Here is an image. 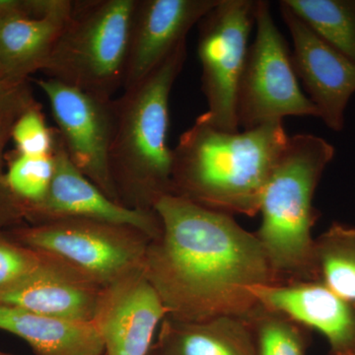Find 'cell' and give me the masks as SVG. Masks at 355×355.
<instances>
[{
  "label": "cell",
  "instance_id": "cell-1",
  "mask_svg": "<svg viewBox=\"0 0 355 355\" xmlns=\"http://www.w3.org/2000/svg\"><path fill=\"white\" fill-rule=\"evenodd\" d=\"M153 210L161 230L149 242L144 272L168 317L246 318L259 305L251 287L279 284L256 236L232 216L176 195L159 198Z\"/></svg>",
  "mask_w": 355,
  "mask_h": 355
},
{
  "label": "cell",
  "instance_id": "cell-2",
  "mask_svg": "<svg viewBox=\"0 0 355 355\" xmlns=\"http://www.w3.org/2000/svg\"><path fill=\"white\" fill-rule=\"evenodd\" d=\"M288 140L284 123L226 132L197 119L173 149V195L229 216H256Z\"/></svg>",
  "mask_w": 355,
  "mask_h": 355
},
{
  "label": "cell",
  "instance_id": "cell-3",
  "mask_svg": "<svg viewBox=\"0 0 355 355\" xmlns=\"http://www.w3.org/2000/svg\"><path fill=\"white\" fill-rule=\"evenodd\" d=\"M187 42L141 83L113 99L109 163L119 202L153 210L173 195V149L168 144L170 94L183 70Z\"/></svg>",
  "mask_w": 355,
  "mask_h": 355
},
{
  "label": "cell",
  "instance_id": "cell-4",
  "mask_svg": "<svg viewBox=\"0 0 355 355\" xmlns=\"http://www.w3.org/2000/svg\"><path fill=\"white\" fill-rule=\"evenodd\" d=\"M335 147L301 133L288 144L263 191L260 227L254 233L279 284L316 280L312 229L319 211L313 205Z\"/></svg>",
  "mask_w": 355,
  "mask_h": 355
},
{
  "label": "cell",
  "instance_id": "cell-5",
  "mask_svg": "<svg viewBox=\"0 0 355 355\" xmlns=\"http://www.w3.org/2000/svg\"><path fill=\"white\" fill-rule=\"evenodd\" d=\"M137 0H78L41 71L104 100L123 89Z\"/></svg>",
  "mask_w": 355,
  "mask_h": 355
},
{
  "label": "cell",
  "instance_id": "cell-6",
  "mask_svg": "<svg viewBox=\"0 0 355 355\" xmlns=\"http://www.w3.org/2000/svg\"><path fill=\"white\" fill-rule=\"evenodd\" d=\"M256 36L249 46L237 93L239 128L282 123L286 116H316L319 112L301 90L288 43L275 25L270 3L258 0Z\"/></svg>",
  "mask_w": 355,
  "mask_h": 355
},
{
  "label": "cell",
  "instance_id": "cell-7",
  "mask_svg": "<svg viewBox=\"0 0 355 355\" xmlns=\"http://www.w3.org/2000/svg\"><path fill=\"white\" fill-rule=\"evenodd\" d=\"M21 241L103 287L144 268L148 236L137 229L88 219L46 221L20 232Z\"/></svg>",
  "mask_w": 355,
  "mask_h": 355
},
{
  "label": "cell",
  "instance_id": "cell-8",
  "mask_svg": "<svg viewBox=\"0 0 355 355\" xmlns=\"http://www.w3.org/2000/svg\"><path fill=\"white\" fill-rule=\"evenodd\" d=\"M257 4L258 0H219L198 22V55L207 111L198 120L221 132H239L238 87Z\"/></svg>",
  "mask_w": 355,
  "mask_h": 355
},
{
  "label": "cell",
  "instance_id": "cell-9",
  "mask_svg": "<svg viewBox=\"0 0 355 355\" xmlns=\"http://www.w3.org/2000/svg\"><path fill=\"white\" fill-rule=\"evenodd\" d=\"M36 83L48 98L71 162L103 193L120 202L109 163L113 100L101 99L46 77Z\"/></svg>",
  "mask_w": 355,
  "mask_h": 355
},
{
  "label": "cell",
  "instance_id": "cell-10",
  "mask_svg": "<svg viewBox=\"0 0 355 355\" xmlns=\"http://www.w3.org/2000/svg\"><path fill=\"white\" fill-rule=\"evenodd\" d=\"M279 11L292 38L296 76L324 125L342 132L345 110L355 93V62L324 41L284 1H279Z\"/></svg>",
  "mask_w": 355,
  "mask_h": 355
},
{
  "label": "cell",
  "instance_id": "cell-11",
  "mask_svg": "<svg viewBox=\"0 0 355 355\" xmlns=\"http://www.w3.org/2000/svg\"><path fill=\"white\" fill-rule=\"evenodd\" d=\"M55 173L48 193L41 202L26 207L43 222L79 218L127 226L155 239L161 230L154 210L130 209L103 193L74 166L57 128H53Z\"/></svg>",
  "mask_w": 355,
  "mask_h": 355
},
{
  "label": "cell",
  "instance_id": "cell-12",
  "mask_svg": "<svg viewBox=\"0 0 355 355\" xmlns=\"http://www.w3.org/2000/svg\"><path fill=\"white\" fill-rule=\"evenodd\" d=\"M167 315L142 268L103 287L93 323L105 355H149L155 331Z\"/></svg>",
  "mask_w": 355,
  "mask_h": 355
},
{
  "label": "cell",
  "instance_id": "cell-13",
  "mask_svg": "<svg viewBox=\"0 0 355 355\" xmlns=\"http://www.w3.org/2000/svg\"><path fill=\"white\" fill-rule=\"evenodd\" d=\"M219 0H137L130 22L123 89L141 83L187 42Z\"/></svg>",
  "mask_w": 355,
  "mask_h": 355
},
{
  "label": "cell",
  "instance_id": "cell-14",
  "mask_svg": "<svg viewBox=\"0 0 355 355\" xmlns=\"http://www.w3.org/2000/svg\"><path fill=\"white\" fill-rule=\"evenodd\" d=\"M72 0H0V64L4 78L41 71L64 30Z\"/></svg>",
  "mask_w": 355,
  "mask_h": 355
},
{
  "label": "cell",
  "instance_id": "cell-15",
  "mask_svg": "<svg viewBox=\"0 0 355 355\" xmlns=\"http://www.w3.org/2000/svg\"><path fill=\"white\" fill-rule=\"evenodd\" d=\"M261 305L286 315L326 338L330 355H355V304L322 282H293L250 289Z\"/></svg>",
  "mask_w": 355,
  "mask_h": 355
},
{
  "label": "cell",
  "instance_id": "cell-16",
  "mask_svg": "<svg viewBox=\"0 0 355 355\" xmlns=\"http://www.w3.org/2000/svg\"><path fill=\"white\" fill-rule=\"evenodd\" d=\"M42 254L34 272L0 291V303L46 316L93 323L103 286L62 261Z\"/></svg>",
  "mask_w": 355,
  "mask_h": 355
},
{
  "label": "cell",
  "instance_id": "cell-17",
  "mask_svg": "<svg viewBox=\"0 0 355 355\" xmlns=\"http://www.w3.org/2000/svg\"><path fill=\"white\" fill-rule=\"evenodd\" d=\"M0 330L19 336L37 355H105L94 323L46 316L0 303Z\"/></svg>",
  "mask_w": 355,
  "mask_h": 355
},
{
  "label": "cell",
  "instance_id": "cell-18",
  "mask_svg": "<svg viewBox=\"0 0 355 355\" xmlns=\"http://www.w3.org/2000/svg\"><path fill=\"white\" fill-rule=\"evenodd\" d=\"M150 355H257L245 318L184 322L166 317Z\"/></svg>",
  "mask_w": 355,
  "mask_h": 355
},
{
  "label": "cell",
  "instance_id": "cell-19",
  "mask_svg": "<svg viewBox=\"0 0 355 355\" xmlns=\"http://www.w3.org/2000/svg\"><path fill=\"white\" fill-rule=\"evenodd\" d=\"M314 261L317 282L355 304V226L333 222L315 239Z\"/></svg>",
  "mask_w": 355,
  "mask_h": 355
},
{
  "label": "cell",
  "instance_id": "cell-20",
  "mask_svg": "<svg viewBox=\"0 0 355 355\" xmlns=\"http://www.w3.org/2000/svg\"><path fill=\"white\" fill-rule=\"evenodd\" d=\"M324 41L355 62V0H282Z\"/></svg>",
  "mask_w": 355,
  "mask_h": 355
},
{
  "label": "cell",
  "instance_id": "cell-21",
  "mask_svg": "<svg viewBox=\"0 0 355 355\" xmlns=\"http://www.w3.org/2000/svg\"><path fill=\"white\" fill-rule=\"evenodd\" d=\"M245 319L253 336L257 355H306L312 331L293 319L259 305Z\"/></svg>",
  "mask_w": 355,
  "mask_h": 355
},
{
  "label": "cell",
  "instance_id": "cell-22",
  "mask_svg": "<svg viewBox=\"0 0 355 355\" xmlns=\"http://www.w3.org/2000/svg\"><path fill=\"white\" fill-rule=\"evenodd\" d=\"M55 173L53 154L28 156L17 153L9 164L4 184L26 207L41 202L48 193Z\"/></svg>",
  "mask_w": 355,
  "mask_h": 355
},
{
  "label": "cell",
  "instance_id": "cell-23",
  "mask_svg": "<svg viewBox=\"0 0 355 355\" xmlns=\"http://www.w3.org/2000/svg\"><path fill=\"white\" fill-rule=\"evenodd\" d=\"M17 153L28 156L51 155L53 128L46 125L41 106L32 107L21 114L11 130Z\"/></svg>",
  "mask_w": 355,
  "mask_h": 355
},
{
  "label": "cell",
  "instance_id": "cell-24",
  "mask_svg": "<svg viewBox=\"0 0 355 355\" xmlns=\"http://www.w3.org/2000/svg\"><path fill=\"white\" fill-rule=\"evenodd\" d=\"M43 254L0 239V291L12 286L34 272Z\"/></svg>",
  "mask_w": 355,
  "mask_h": 355
},
{
  "label": "cell",
  "instance_id": "cell-25",
  "mask_svg": "<svg viewBox=\"0 0 355 355\" xmlns=\"http://www.w3.org/2000/svg\"><path fill=\"white\" fill-rule=\"evenodd\" d=\"M39 105L33 98L27 81H13L0 77V113L19 116Z\"/></svg>",
  "mask_w": 355,
  "mask_h": 355
},
{
  "label": "cell",
  "instance_id": "cell-26",
  "mask_svg": "<svg viewBox=\"0 0 355 355\" xmlns=\"http://www.w3.org/2000/svg\"><path fill=\"white\" fill-rule=\"evenodd\" d=\"M18 116L14 114L0 113V163H1L2 150L6 146L7 139L11 137V130Z\"/></svg>",
  "mask_w": 355,
  "mask_h": 355
},
{
  "label": "cell",
  "instance_id": "cell-27",
  "mask_svg": "<svg viewBox=\"0 0 355 355\" xmlns=\"http://www.w3.org/2000/svg\"><path fill=\"white\" fill-rule=\"evenodd\" d=\"M0 355H13V354H6V352H0Z\"/></svg>",
  "mask_w": 355,
  "mask_h": 355
},
{
  "label": "cell",
  "instance_id": "cell-28",
  "mask_svg": "<svg viewBox=\"0 0 355 355\" xmlns=\"http://www.w3.org/2000/svg\"><path fill=\"white\" fill-rule=\"evenodd\" d=\"M0 77H3V76H2L1 64H0Z\"/></svg>",
  "mask_w": 355,
  "mask_h": 355
},
{
  "label": "cell",
  "instance_id": "cell-29",
  "mask_svg": "<svg viewBox=\"0 0 355 355\" xmlns=\"http://www.w3.org/2000/svg\"><path fill=\"white\" fill-rule=\"evenodd\" d=\"M149 355H150V354H149Z\"/></svg>",
  "mask_w": 355,
  "mask_h": 355
}]
</instances>
